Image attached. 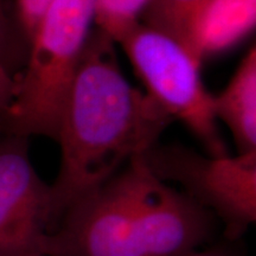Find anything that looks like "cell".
<instances>
[{
  "label": "cell",
  "mask_w": 256,
  "mask_h": 256,
  "mask_svg": "<svg viewBox=\"0 0 256 256\" xmlns=\"http://www.w3.org/2000/svg\"><path fill=\"white\" fill-rule=\"evenodd\" d=\"M114 44L92 28L64 102L56 136L60 168L50 185L54 228L70 204L145 154L174 121L124 78Z\"/></svg>",
  "instance_id": "1"
},
{
  "label": "cell",
  "mask_w": 256,
  "mask_h": 256,
  "mask_svg": "<svg viewBox=\"0 0 256 256\" xmlns=\"http://www.w3.org/2000/svg\"><path fill=\"white\" fill-rule=\"evenodd\" d=\"M96 0H52L26 46L25 66L2 112L8 136L56 140L64 102L95 20Z\"/></svg>",
  "instance_id": "2"
},
{
  "label": "cell",
  "mask_w": 256,
  "mask_h": 256,
  "mask_svg": "<svg viewBox=\"0 0 256 256\" xmlns=\"http://www.w3.org/2000/svg\"><path fill=\"white\" fill-rule=\"evenodd\" d=\"M146 94L185 124L210 156H228L212 110V94L200 78V62L174 37L138 23L118 42Z\"/></svg>",
  "instance_id": "3"
},
{
  "label": "cell",
  "mask_w": 256,
  "mask_h": 256,
  "mask_svg": "<svg viewBox=\"0 0 256 256\" xmlns=\"http://www.w3.org/2000/svg\"><path fill=\"white\" fill-rule=\"evenodd\" d=\"M150 171L142 156L64 210L46 256H142L136 208Z\"/></svg>",
  "instance_id": "4"
},
{
  "label": "cell",
  "mask_w": 256,
  "mask_h": 256,
  "mask_svg": "<svg viewBox=\"0 0 256 256\" xmlns=\"http://www.w3.org/2000/svg\"><path fill=\"white\" fill-rule=\"evenodd\" d=\"M142 158L156 178L177 183L182 192L220 220L232 241L255 223L256 152L206 156L176 144H156Z\"/></svg>",
  "instance_id": "5"
},
{
  "label": "cell",
  "mask_w": 256,
  "mask_h": 256,
  "mask_svg": "<svg viewBox=\"0 0 256 256\" xmlns=\"http://www.w3.org/2000/svg\"><path fill=\"white\" fill-rule=\"evenodd\" d=\"M54 228L50 185L37 174L28 139L0 140V256H46Z\"/></svg>",
  "instance_id": "6"
},
{
  "label": "cell",
  "mask_w": 256,
  "mask_h": 256,
  "mask_svg": "<svg viewBox=\"0 0 256 256\" xmlns=\"http://www.w3.org/2000/svg\"><path fill=\"white\" fill-rule=\"evenodd\" d=\"M136 220L142 256H184L196 252L209 241L215 226L212 214L151 172Z\"/></svg>",
  "instance_id": "7"
},
{
  "label": "cell",
  "mask_w": 256,
  "mask_h": 256,
  "mask_svg": "<svg viewBox=\"0 0 256 256\" xmlns=\"http://www.w3.org/2000/svg\"><path fill=\"white\" fill-rule=\"evenodd\" d=\"M255 25L256 0H206L188 19L182 44L203 63L235 48Z\"/></svg>",
  "instance_id": "8"
},
{
  "label": "cell",
  "mask_w": 256,
  "mask_h": 256,
  "mask_svg": "<svg viewBox=\"0 0 256 256\" xmlns=\"http://www.w3.org/2000/svg\"><path fill=\"white\" fill-rule=\"evenodd\" d=\"M216 120H222L234 138L238 154L256 152V48L252 46L228 86L212 95Z\"/></svg>",
  "instance_id": "9"
},
{
  "label": "cell",
  "mask_w": 256,
  "mask_h": 256,
  "mask_svg": "<svg viewBox=\"0 0 256 256\" xmlns=\"http://www.w3.org/2000/svg\"><path fill=\"white\" fill-rule=\"evenodd\" d=\"M152 0H96V28L118 43L126 32L140 22Z\"/></svg>",
  "instance_id": "10"
},
{
  "label": "cell",
  "mask_w": 256,
  "mask_h": 256,
  "mask_svg": "<svg viewBox=\"0 0 256 256\" xmlns=\"http://www.w3.org/2000/svg\"><path fill=\"white\" fill-rule=\"evenodd\" d=\"M206 0H152L140 23L160 30L182 43L188 19Z\"/></svg>",
  "instance_id": "11"
},
{
  "label": "cell",
  "mask_w": 256,
  "mask_h": 256,
  "mask_svg": "<svg viewBox=\"0 0 256 256\" xmlns=\"http://www.w3.org/2000/svg\"><path fill=\"white\" fill-rule=\"evenodd\" d=\"M18 44L26 48L16 24L14 17L8 14L6 0H0V62L12 69V58Z\"/></svg>",
  "instance_id": "12"
},
{
  "label": "cell",
  "mask_w": 256,
  "mask_h": 256,
  "mask_svg": "<svg viewBox=\"0 0 256 256\" xmlns=\"http://www.w3.org/2000/svg\"><path fill=\"white\" fill-rule=\"evenodd\" d=\"M51 2L52 0H14V17L26 46Z\"/></svg>",
  "instance_id": "13"
},
{
  "label": "cell",
  "mask_w": 256,
  "mask_h": 256,
  "mask_svg": "<svg viewBox=\"0 0 256 256\" xmlns=\"http://www.w3.org/2000/svg\"><path fill=\"white\" fill-rule=\"evenodd\" d=\"M16 80L12 69L0 62V114L12 101L16 90Z\"/></svg>",
  "instance_id": "14"
},
{
  "label": "cell",
  "mask_w": 256,
  "mask_h": 256,
  "mask_svg": "<svg viewBox=\"0 0 256 256\" xmlns=\"http://www.w3.org/2000/svg\"><path fill=\"white\" fill-rule=\"evenodd\" d=\"M184 256H232L230 252H228L224 249L215 248V249H198L196 252H192L190 254H186Z\"/></svg>",
  "instance_id": "15"
}]
</instances>
